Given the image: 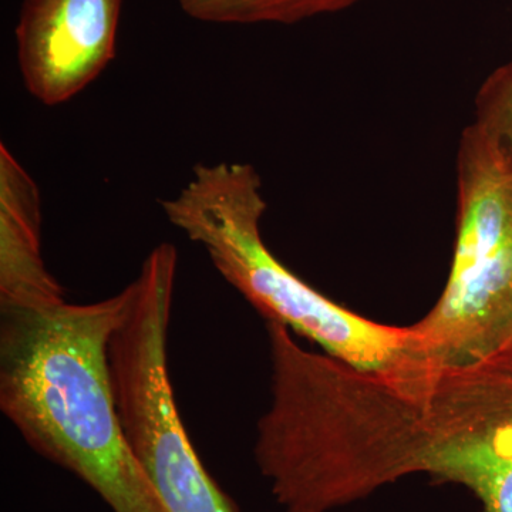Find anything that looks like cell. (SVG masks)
I'll return each mask as SVG.
<instances>
[{
  "label": "cell",
  "instance_id": "1",
  "mask_svg": "<svg viewBox=\"0 0 512 512\" xmlns=\"http://www.w3.org/2000/svg\"><path fill=\"white\" fill-rule=\"evenodd\" d=\"M130 291L94 303L0 309V407L29 446L113 512H168L128 443L109 345Z\"/></svg>",
  "mask_w": 512,
  "mask_h": 512
},
{
  "label": "cell",
  "instance_id": "4",
  "mask_svg": "<svg viewBox=\"0 0 512 512\" xmlns=\"http://www.w3.org/2000/svg\"><path fill=\"white\" fill-rule=\"evenodd\" d=\"M407 474L467 488L481 512H512V362L431 369L399 413Z\"/></svg>",
  "mask_w": 512,
  "mask_h": 512
},
{
  "label": "cell",
  "instance_id": "3",
  "mask_svg": "<svg viewBox=\"0 0 512 512\" xmlns=\"http://www.w3.org/2000/svg\"><path fill=\"white\" fill-rule=\"evenodd\" d=\"M512 353V157L474 121L457 156V239L439 301L409 326L407 366L464 369Z\"/></svg>",
  "mask_w": 512,
  "mask_h": 512
},
{
  "label": "cell",
  "instance_id": "5",
  "mask_svg": "<svg viewBox=\"0 0 512 512\" xmlns=\"http://www.w3.org/2000/svg\"><path fill=\"white\" fill-rule=\"evenodd\" d=\"M123 0H23L16 55L33 99L56 107L83 92L116 57Z\"/></svg>",
  "mask_w": 512,
  "mask_h": 512
},
{
  "label": "cell",
  "instance_id": "6",
  "mask_svg": "<svg viewBox=\"0 0 512 512\" xmlns=\"http://www.w3.org/2000/svg\"><path fill=\"white\" fill-rule=\"evenodd\" d=\"M66 301L42 255V201L37 184L0 146V309H37Z\"/></svg>",
  "mask_w": 512,
  "mask_h": 512
},
{
  "label": "cell",
  "instance_id": "2",
  "mask_svg": "<svg viewBox=\"0 0 512 512\" xmlns=\"http://www.w3.org/2000/svg\"><path fill=\"white\" fill-rule=\"evenodd\" d=\"M160 205L167 220L204 248L222 278L266 320L284 323L356 369L392 372L407 365L409 326L382 325L330 301L266 247V201L251 164L195 165L187 184Z\"/></svg>",
  "mask_w": 512,
  "mask_h": 512
},
{
  "label": "cell",
  "instance_id": "7",
  "mask_svg": "<svg viewBox=\"0 0 512 512\" xmlns=\"http://www.w3.org/2000/svg\"><path fill=\"white\" fill-rule=\"evenodd\" d=\"M359 0H178L185 15L215 25H292L355 5Z\"/></svg>",
  "mask_w": 512,
  "mask_h": 512
},
{
  "label": "cell",
  "instance_id": "8",
  "mask_svg": "<svg viewBox=\"0 0 512 512\" xmlns=\"http://www.w3.org/2000/svg\"><path fill=\"white\" fill-rule=\"evenodd\" d=\"M512 157V63L495 70L477 97V119Z\"/></svg>",
  "mask_w": 512,
  "mask_h": 512
},
{
  "label": "cell",
  "instance_id": "9",
  "mask_svg": "<svg viewBox=\"0 0 512 512\" xmlns=\"http://www.w3.org/2000/svg\"><path fill=\"white\" fill-rule=\"evenodd\" d=\"M507 359H508V360H511V362H512V353H511V355H510V356H508V357H507Z\"/></svg>",
  "mask_w": 512,
  "mask_h": 512
}]
</instances>
